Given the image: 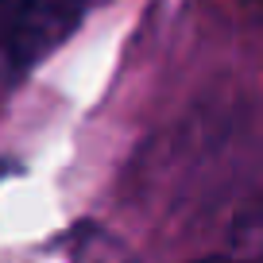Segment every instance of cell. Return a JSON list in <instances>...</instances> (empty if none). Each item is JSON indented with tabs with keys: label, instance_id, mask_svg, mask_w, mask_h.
Wrapping results in <instances>:
<instances>
[{
	"label": "cell",
	"instance_id": "obj_1",
	"mask_svg": "<svg viewBox=\"0 0 263 263\" xmlns=\"http://www.w3.org/2000/svg\"><path fill=\"white\" fill-rule=\"evenodd\" d=\"M85 0H0V78H20L70 35Z\"/></svg>",
	"mask_w": 263,
	"mask_h": 263
},
{
	"label": "cell",
	"instance_id": "obj_2",
	"mask_svg": "<svg viewBox=\"0 0 263 263\" xmlns=\"http://www.w3.org/2000/svg\"><path fill=\"white\" fill-rule=\"evenodd\" d=\"M12 171V163H8V159H0V174H8Z\"/></svg>",
	"mask_w": 263,
	"mask_h": 263
}]
</instances>
